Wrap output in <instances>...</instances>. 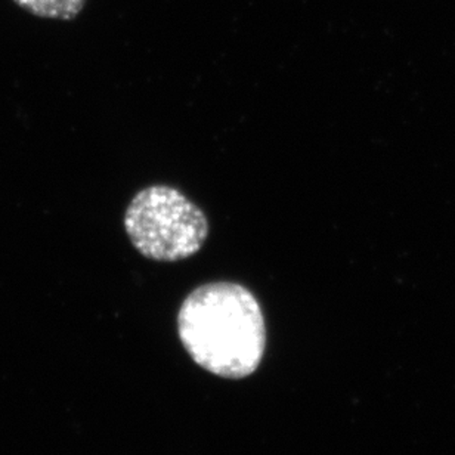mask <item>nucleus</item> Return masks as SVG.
<instances>
[{
    "instance_id": "1",
    "label": "nucleus",
    "mask_w": 455,
    "mask_h": 455,
    "mask_svg": "<svg viewBox=\"0 0 455 455\" xmlns=\"http://www.w3.org/2000/svg\"><path fill=\"white\" fill-rule=\"evenodd\" d=\"M178 333L189 356L207 371L244 379L262 363L267 327L258 299L236 283H209L188 294Z\"/></svg>"
},
{
    "instance_id": "2",
    "label": "nucleus",
    "mask_w": 455,
    "mask_h": 455,
    "mask_svg": "<svg viewBox=\"0 0 455 455\" xmlns=\"http://www.w3.org/2000/svg\"><path fill=\"white\" fill-rule=\"evenodd\" d=\"M124 229L145 258L178 262L200 251L209 236V220L180 189L151 185L132 198L124 213Z\"/></svg>"
},
{
    "instance_id": "3",
    "label": "nucleus",
    "mask_w": 455,
    "mask_h": 455,
    "mask_svg": "<svg viewBox=\"0 0 455 455\" xmlns=\"http://www.w3.org/2000/svg\"><path fill=\"white\" fill-rule=\"evenodd\" d=\"M27 12L39 18L71 21L79 17L88 0H12Z\"/></svg>"
}]
</instances>
